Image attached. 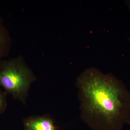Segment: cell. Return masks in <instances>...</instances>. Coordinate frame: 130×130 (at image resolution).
<instances>
[{"label":"cell","mask_w":130,"mask_h":130,"mask_svg":"<svg viewBox=\"0 0 130 130\" xmlns=\"http://www.w3.org/2000/svg\"><path fill=\"white\" fill-rule=\"evenodd\" d=\"M76 86L85 123L94 130H122L130 118V92L121 80L93 68L78 77Z\"/></svg>","instance_id":"cell-1"},{"label":"cell","mask_w":130,"mask_h":130,"mask_svg":"<svg viewBox=\"0 0 130 130\" xmlns=\"http://www.w3.org/2000/svg\"><path fill=\"white\" fill-rule=\"evenodd\" d=\"M36 79L22 58L0 60V86L23 105L26 103L31 86Z\"/></svg>","instance_id":"cell-2"},{"label":"cell","mask_w":130,"mask_h":130,"mask_svg":"<svg viewBox=\"0 0 130 130\" xmlns=\"http://www.w3.org/2000/svg\"><path fill=\"white\" fill-rule=\"evenodd\" d=\"M23 123L25 130H58L49 115L30 116L24 119Z\"/></svg>","instance_id":"cell-3"},{"label":"cell","mask_w":130,"mask_h":130,"mask_svg":"<svg viewBox=\"0 0 130 130\" xmlns=\"http://www.w3.org/2000/svg\"><path fill=\"white\" fill-rule=\"evenodd\" d=\"M11 46V39L2 20L0 19V60L8 54Z\"/></svg>","instance_id":"cell-4"},{"label":"cell","mask_w":130,"mask_h":130,"mask_svg":"<svg viewBox=\"0 0 130 130\" xmlns=\"http://www.w3.org/2000/svg\"><path fill=\"white\" fill-rule=\"evenodd\" d=\"M7 107L6 100L5 95L0 91V114L6 110Z\"/></svg>","instance_id":"cell-5"},{"label":"cell","mask_w":130,"mask_h":130,"mask_svg":"<svg viewBox=\"0 0 130 130\" xmlns=\"http://www.w3.org/2000/svg\"><path fill=\"white\" fill-rule=\"evenodd\" d=\"M126 2V5H128L130 10V1H127Z\"/></svg>","instance_id":"cell-6"},{"label":"cell","mask_w":130,"mask_h":130,"mask_svg":"<svg viewBox=\"0 0 130 130\" xmlns=\"http://www.w3.org/2000/svg\"><path fill=\"white\" fill-rule=\"evenodd\" d=\"M127 124H129V125L130 126V118H129V119L128 120V121H127V123H126Z\"/></svg>","instance_id":"cell-7"}]
</instances>
